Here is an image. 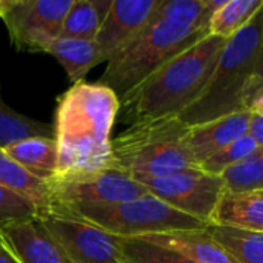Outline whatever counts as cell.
I'll return each instance as SVG.
<instances>
[{
	"mask_svg": "<svg viewBox=\"0 0 263 263\" xmlns=\"http://www.w3.org/2000/svg\"><path fill=\"white\" fill-rule=\"evenodd\" d=\"M119 112L120 99L99 82H77L57 97L52 125L59 153L57 176L112 163L111 133Z\"/></svg>",
	"mask_w": 263,
	"mask_h": 263,
	"instance_id": "cell-1",
	"label": "cell"
},
{
	"mask_svg": "<svg viewBox=\"0 0 263 263\" xmlns=\"http://www.w3.org/2000/svg\"><path fill=\"white\" fill-rule=\"evenodd\" d=\"M225 43V39L208 34L160 66L120 100L125 120L131 125L179 117L206 88Z\"/></svg>",
	"mask_w": 263,
	"mask_h": 263,
	"instance_id": "cell-2",
	"label": "cell"
},
{
	"mask_svg": "<svg viewBox=\"0 0 263 263\" xmlns=\"http://www.w3.org/2000/svg\"><path fill=\"white\" fill-rule=\"evenodd\" d=\"M262 37L263 8L242 31L227 40L206 88L179 116L185 125L193 126L248 109L243 100L259 62Z\"/></svg>",
	"mask_w": 263,
	"mask_h": 263,
	"instance_id": "cell-3",
	"label": "cell"
},
{
	"mask_svg": "<svg viewBox=\"0 0 263 263\" xmlns=\"http://www.w3.org/2000/svg\"><path fill=\"white\" fill-rule=\"evenodd\" d=\"M188 125L179 117L131 123L112 137V163L133 177L166 176L200 168L185 146Z\"/></svg>",
	"mask_w": 263,
	"mask_h": 263,
	"instance_id": "cell-4",
	"label": "cell"
},
{
	"mask_svg": "<svg viewBox=\"0 0 263 263\" xmlns=\"http://www.w3.org/2000/svg\"><path fill=\"white\" fill-rule=\"evenodd\" d=\"M205 35L206 31L177 26L153 15L151 22L106 62L97 82L112 89L122 100L160 66Z\"/></svg>",
	"mask_w": 263,
	"mask_h": 263,
	"instance_id": "cell-5",
	"label": "cell"
},
{
	"mask_svg": "<svg viewBox=\"0 0 263 263\" xmlns=\"http://www.w3.org/2000/svg\"><path fill=\"white\" fill-rule=\"evenodd\" d=\"M49 211L86 220L103 231L123 239L148 237L174 231L205 230L210 227L166 205L153 194L116 203L51 206Z\"/></svg>",
	"mask_w": 263,
	"mask_h": 263,
	"instance_id": "cell-6",
	"label": "cell"
},
{
	"mask_svg": "<svg viewBox=\"0 0 263 263\" xmlns=\"http://www.w3.org/2000/svg\"><path fill=\"white\" fill-rule=\"evenodd\" d=\"M46 183L51 206L116 203L149 194L136 177L114 163L92 171L59 174Z\"/></svg>",
	"mask_w": 263,
	"mask_h": 263,
	"instance_id": "cell-7",
	"label": "cell"
},
{
	"mask_svg": "<svg viewBox=\"0 0 263 263\" xmlns=\"http://www.w3.org/2000/svg\"><path fill=\"white\" fill-rule=\"evenodd\" d=\"M74 0H0V20L11 45L23 52H48L60 37Z\"/></svg>",
	"mask_w": 263,
	"mask_h": 263,
	"instance_id": "cell-8",
	"label": "cell"
},
{
	"mask_svg": "<svg viewBox=\"0 0 263 263\" xmlns=\"http://www.w3.org/2000/svg\"><path fill=\"white\" fill-rule=\"evenodd\" d=\"M136 179L149 194L206 225H211L213 214L225 194L222 177L205 173L200 168Z\"/></svg>",
	"mask_w": 263,
	"mask_h": 263,
	"instance_id": "cell-9",
	"label": "cell"
},
{
	"mask_svg": "<svg viewBox=\"0 0 263 263\" xmlns=\"http://www.w3.org/2000/svg\"><path fill=\"white\" fill-rule=\"evenodd\" d=\"M55 240L68 263H125L117 237L71 216L46 213L37 216Z\"/></svg>",
	"mask_w": 263,
	"mask_h": 263,
	"instance_id": "cell-10",
	"label": "cell"
},
{
	"mask_svg": "<svg viewBox=\"0 0 263 263\" xmlns=\"http://www.w3.org/2000/svg\"><path fill=\"white\" fill-rule=\"evenodd\" d=\"M160 0H112L96 42L108 62L153 18Z\"/></svg>",
	"mask_w": 263,
	"mask_h": 263,
	"instance_id": "cell-11",
	"label": "cell"
},
{
	"mask_svg": "<svg viewBox=\"0 0 263 263\" xmlns=\"http://www.w3.org/2000/svg\"><path fill=\"white\" fill-rule=\"evenodd\" d=\"M0 242L18 263H68L37 216L3 225Z\"/></svg>",
	"mask_w": 263,
	"mask_h": 263,
	"instance_id": "cell-12",
	"label": "cell"
},
{
	"mask_svg": "<svg viewBox=\"0 0 263 263\" xmlns=\"http://www.w3.org/2000/svg\"><path fill=\"white\" fill-rule=\"evenodd\" d=\"M251 116L253 112L250 109H240L210 122L188 126L183 142L194 162L200 166L222 148L248 134Z\"/></svg>",
	"mask_w": 263,
	"mask_h": 263,
	"instance_id": "cell-13",
	"label": "cell"
},
{
	"mask_svg": "<svg viewBox=\"0 0 263 263\" xmlns=\"http://www.w3.org/2000/svg\"><path fill=\"white\" fill-rule=\"evenodd\" d=\"M139 239H145L151 243L170 248L196 263H239L236 257L208 231V228L174 231Z\"/></svg>",
	"mask_w": 263,
	"mask_h": 263,
	"instance_id": "cell-14",
	"label": "cell"
},
{
	"mask_svg": "<svg viewBox=\"0 0 263 263\" xmlns=\"http://www.w3.org/2000/svg\"><path fill=\"white\" fill-rule=\"evenodd\" d=\"M211 225L263 234V191L225 193L213 214Z\"/></svg>",
	"mask_w": 263,
	"mask_h": 263,
	"instance_id": "cell-15",
	"label": "cell"
},
{
	"mask_svg": "<svg viewBox=\"0 0 263 263\" xmlns=\"http://www.w3.org/2000/svg\"><path fill=\"white\" fill-rule=\"evenodd\" d=\"M11 157L31 176L49 182L59 171V153L54 137H28L3 148Z\"/></svg>",
	"mask_w": 263,
	"mask_h": 263,
	"instance_id": "cell-16",
	"label": "cell"
},
{
	"mask_svg": "<svg viewBox=\"0 0 263 263\" xmlns=\"http://www.w3.org/2000/svg\"><path fill=\"white\" fill-rule=\"evenodd\" d=\"M46 54H51L60 63L72 85L85 80L94 66L106 63L96 40L59 37L52 42Z\"/></svg>",
	"mask_w": 263,
	"mask_h": 263,
	"instance_id": "cell-17",
	"label": "cell"
},
{
	"mask_svg": "<svg viewBox=\"0 0 263 263\" xmlns=\"http://www.w3.org/2000/svg\"><path fill=\"white\" fill-rule=\"evenodd\" d=\"M0 186L9 190L11 193L29 202L35 208L37 216L46 214L51 208L48 183L25 171L11 157H8L2 148H0Z\"/></svg>",
	"mask_w": 263,
	"mask_h": 263,
	"instance_id": "cell-18",
	"label": "cell"
},
{
	"mask_svg": "<svg viewBox=\"0 0 263 263\" xmlns=\"http://www.w3.org/2000/svg\"><path fill=\"white\" fill-rule=\"evenodd\" d=\"M112 0H74L63 20L60 37L96 40Z\"/></svg>",
	"mask_w": 263,
	"mask_h": 263,
	"instance_id": "cell-19",
	"label": "cell"
},
{
	"mask_svg": "<svg viewBox=\"0 0 263 263\" xmlns=\"http://www.w3.org/2000/svg\"><path fill=\"white\" fill-rule=\"evenodd\" d=\"M223 2L225 0H160L154 18L208 32L210 17Z\"/></svg>",
	"mask_w": 263,
	"mask_h": 263,
	"instance_id": "cell-20",
	"label": "cell"
},
{
	"mask_svg": "<svg viewBox=\"0 0 263 263\" xmlns=\"http://www.w3.org/2000/svg\"><path fill=\"white\" fill-rule=\"evenodd\" d=\"M262 8L263 0H225L210 17L208 34L228 40L242 31Z\"/></svg>",
	"mask_w": 263,
	"mask_h": 263,
	"instance_id": "cell-21",
	"label": "cell"
},
{
	"mask_svg": "<svg viewBox=\"0 0 263 263\" xmlns=\"http://www.w3.org/2000/svg\"><path fill=\"white\" fill-rule=\"evenodd\" d=\"M28 137H54L52 125L31 119L12 109L2 97L0 91V148Z\"/></svg>",
	"mask_w": 263,
	"mask_h": 263,
	"instance_id": "cell-22",
	"label": "cell"
},
{
	"mask_svg": "<svg viewBox=\"0 0 263 263\" xmlns=\"http://www.w3.org/2000/svg\"><path fill=\"white\" fill-rule=\"evenodd\" d=\"M208 231L236 257L239 263H263V234L210 225Z\"/></svg>",
	"mask_w": 263,
	"mask_h": 263,
	"instance_id": "cell-23",
	"label": "cell"
},
{
	"mask_svg": "<svg viewBox=\"0 0 263 263\" xmlns=\"http://www.w3.org/2000/svg\"><path fill=\"white\" fill-rule=\"evenodd\" d=\"M225 193L263 191V151H257L240 163L227 170L222 176Z\"/></svg>",
	"mask_w": 263,
	"mask_h": 263,
	"instance_id": "cell-24",
	"label": "cell"
},
{
	"mask_svg": "<svg viewBox=\"0 0 263 263\" xmlns=\"http://www.w3.org/2000/svg\"><path fill=\"white\" fill-rule=\"evenodd\" d=\"M117 242L125 263H196L170 248L151 243L145 239L117 237Z\"/></svg>",
	"mask_w": 263,
	"mask_h": 263,
	"instance_id": "cell-25",
	"label": "cell"
},
{
	"mask_svg": "<svg viewBox=\"0 0 263 263\" xmlns=\"http://www.w3.org/2000/svg\"><path fill=\"white\" fill-rule=\"evenodd\" d=\"M257 151L259 148L254 139L250 134H245L243 137L234 140L233 143H230L228 146L216 153L213 157H210L206 162H203L200 165V170L214 176H222L227 170L240 163L242 160H245L247 157L253 156Z\"/></svg>",
	"mask_w": 263,
	"mask_h": 263,
	"instance_id": "cell-26",
	"label": "cell"
},
{
	"mask_svg": "<svg viewBox=\"0 0 263 263\" xmlns=\"http://www.w3.org/2000/svg\"><path fill=\"white\" fill-rule=\"evenodd\" d=\"M34 216H37V211L29 202L11 193L9 190L0 186V228L9 222Z\"/></svg>",
	"mask_w": 263,
	"mask_h": 263,
	"instance_id": "cell-27",
	"label": "cell"
},
{
	"mask_svg": "<svg viewBox=\"0 0 263 263\" xmlns=\"http://www.w3.org/2000/svg\"><path fill=\"white\" fill-rule=\"evenodd\" d=\"M263 89V37H262V46H260V55H259V62L256 66V71L248 83L247 92H245V108H248V105L253 102V99L256 96H259Z\"/></svg>",
	"mask_w": 263,
	"mask_h": 263,
	"instance_id": "cell-28",
	"label": "cell"
},
{
	"mask_svg": "<svg viewBox=\"0 0 263 263\" xmlns=\"http://www.w3.org/2000/svg\"><path fill=\"white\" fill-rule=\"evenodd\" d=\"M248 134L254 139L257 148L263 151V117L253 114L250 122V131Z\"/></svg>",
	"mask_w": 263,
	"mask_h": 263,
	"instance_id": "cell-29",
	"label": "cell"
},
{
	"mask_svg": "<svg viewBox=\"0 0 263 263\" xmlns=\"http://www.w3.org/2000/svg\"><path fill=\"white\" fill-rule=\"evenodd\" d=\"M248 109H250L253 114L263 117V92H260L257 97L253 99V102L248 105Z\"/></svg>",
	"mask_w": 263,
	"mask_h": 263,
	"instance_id": "cell-30",
	"label": "cell"
},
{
	"mask_svg": "<svg viewBox=\"0 0 263 263\" xmlns=\"http://www.w3.org/2000/svg\"><path fill=\"white\" fill-rule=\"evenodd\" d=\"M0 263H18V260L6 250V247L0 242Z\"/></svg>",
	"mask_w": 263,
	"mask_h": 263,
	"instance_id": "cell-31",
	"label": "cell"
},
{
	"mask_svg": "<svg viewBox=\"0 0 263 263\" xmlns=\"http://www.w3.org/2000/svg\"><path fill=\"white\" fill-rule=\"evenodd\" d=\"M262 92H263V89H262ZM256 97H257V96H256Z\"/></svg>",
	"mask_w": 263,
	"mask_h": 263,
	"instance_id": "cell-32",
	"label": "cell"
}]
</instances>
